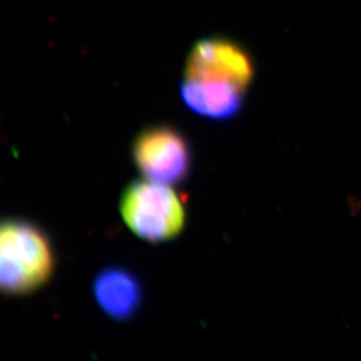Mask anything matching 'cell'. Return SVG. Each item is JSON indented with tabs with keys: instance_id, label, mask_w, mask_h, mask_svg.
Masks as SVG:
<instances>
[{
	"instance_id": "obj_1",
	"label": "cell",
	"mask_w": 361,
	"mask_h": 361,
	"mask_svg": "<svg viewBox=\"0 0 361 361\" xmlns=\"http://www.w3.org/2000/svg\"><path fill=\"white\" fill-rule=\"evenodd\" d=\"M55 254L47 234L24 219L4 220L0 228V286L8 296H27L51 280Z\"/></svg>"
},
{
	"instance_id": "obj_2",
	"label": "cell",
	"mask_w": 361,
	"mask_h": 361,
	"mask_svg": "<svg viewBox=\"0 0 361 361\" xmlns=\"http://www.w3.org/2000/svg\"><path fill=\"white\" fill-rule=\"evenodd\" d=\"M123 221L131 232L150 243L177 239L188 221L186 204L171 185L137 180L128 185L120 201Z\"/></svg>"
},
{
	"instance_id": "obj_3",
	"label": "cell",
	"mask_w": 361,
	"mask_h": 361,
	"mask_svg": "<svg viewBox=\"0 0 361 361\" xmlns=\"http://www.w3.org/2000/svg\"><path fill=\"white\" fill-rule=\"evenodd\" d=\"M131 154L137 170L149 180L177 185L191 173V145L179 130L170 126L142 130L133 140Z\"/></svg>"
},
{
	"instance_id": "obj_4",
	"label": "cell",
	"mask_w": 361,
	"mask_h": 361,
	"mask_svg": "<svg viewBox=\"0 0 361 361\" xmlns=\"http://www.w3.org/2000/svg\"><path fill=\"white\" fill-rule=\"evenodd\" d=\"M252 76V59L245 49L234 41L213 35L200 39L191 48L183 78L247 90Z\"/></svg>"
},
{
	"instance_id": "obj_5",
	"label": "cell",
	"mask_w": 361,
	"mask_h": 361,
	"mask_svg": "<svg viewBox=\"0 0 361 361\" xmlns=\"http://www.w3.org/2000/svg\"><path fill=\"white\" fill-rule=\"evenodd\" d=\"M92 295L103 314L115 322L131 321L143 305L142 282L123 267L101 270L92 282Z\"/></svg>"
},
{
	"instance_id": "obj_6",
	"label": "cell",
	"mask_w": 361,
	"mask_h": 361,
	"mask_svg": "<svg viewBox=\"0 0 361 361\" xmlns=\"http://www.w3.org/2000/svg\"><path fill=\"white\" fill-rule=\"evenodd\" d=\"M179 89L185 106L209 120L233 118L241 110L245 99V89L236 85H212L183 78Z\"/></svg>"
}]
</instances>
